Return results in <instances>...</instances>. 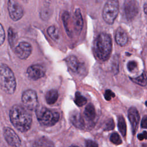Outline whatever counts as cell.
Instances as JSON below:
<instances>
[{
  "mask_svg": "<svg viewBox=\"0 0 147 147\" xmlns=\"http://www.w3.org/2000/svg\"><path fill=\"white\" fill-rule=\"evenodd\" d=\"M9 117L13 125L20 131L26 132L31 127L32 117L26 109L20 105H14L10 110Z\"/></svg>",
  "mask_w": 147,
  "mask_h": 147,
  "instance_id": "1",
  "label": "cell"
},
{
  "mask_svg": "<svg viewBox=\"0 0 147 147\" xmlns=\"http://www.w3.org/2000/svg\"><path fill=\"white\" fill-rule=\"evenodd\" d=\"M94 49L95 55L99 60H106L109 57L112 49L110 36L106 33L99 34L95 40Z\"/></svg>",
  "mask_w": 147,
  "mask_h": 147,
  "instance_id": "2",
  "label": "cell"
},
{
  "mask_svg": "<svg viewBox=\"0 0 147 147\" xmlns=\"http://www.w3.org/2000/svg\"><path fill=\"white\" fill-rule=\"evenodd\" d=\"M0 87L8 94H13L16 89V80L10 68L5 64L0 65Z\"/></svg>",
  "mask_w": 147,
  "mask_h": 147,
  "instance_id": "3",
  "label": "cell"
},
{
  "mask_svg": "<svg viewBox=\"0 0 147 147\" xmlns=\"http://www.w3.org/2000/svg\"><path fill=\"white\" fill-rule=\"evenodd\" d=\"M36 114L38 121L44 126L54 125L60 118V114L57 111L46 107H38L36 110Z\"/></svg>",
  "mask_w": 147,
  "mask_h": 147,
  "instance_id": "4",
  "label": "cell"
},
{
  "mask_svg": "<svg viewBox=\"0 0 147 147\" xmlns=\"http://www.w3.org/2000/svg\"><path fill=\"white\" fill-rule=\"evenodd\" d=\"M119 11V2L118 0H107L104 6L102 17L108 24H113L118 16Z\"/></svg>",
  "mask_w": 147,
  "mask_h": 147,
  "instance_id": "5",
  "label": "cell"
},
{
  "mask_svg": "<svg viewBox=\"0 0 147 147\" xmlns=\"http://www.w3.org/2000/svg\"><path fill=\"white\" fill-rule=\"evenodd\" d=\"M22 101L26 109L30 110H36L38 107V101L36 91L33 90H27L22 95Z\"/></svg>",
  "mask_w": 147,
  "mask_h": 147,
  "instance_id": "6",
  "label": "cell"
},
{
  "mask_svg": "<svg viewBox=\"0 0 147 147\" xmlns=\"http://www.w3.org/2000/svg\"><path fill=\"white\" fill-rule=\"evenodd\" d=\"M7 8L10 18L14 21L20 20L24 14L23 7L16 0H8Z\"/></svg>",
  "mask_w": 147,
  "mask_h": 147,
  "instance_id": "7",
  "label": "cell"
},
{
  "mask_svg": "<svg viewBox=\"0 0 147 147\" xmlns=\"http://www.w3.org/2000/svg\"><path fill=\"white\" fill-rule=\"evenodd\" d=\"M3 137L7 144L12 147H20L21 140L16 132L10 127H6L3 129Z\"/></svg>",
  "mask_w": 147,
  "mask_h": 147,
  "instance_id": "8",
  "label": "cell"
},
{
  "mask_svg": "<svg viewBox=\"0 0 147 147\" xmlns=\"http://www.w3.org/2000/svg\"><path fill=\"white\" fill-rule=\"evenodd\" d=\"M32 48L30 44L22 41L20 42L15 48L14 52L17 56L20 59H26L31 54Z\"/></svg>",
  "mask_w": 147,
  "mask_h": 147,
  "instance_id": "9",
  "label": "cell"
},
{
  "mask_svg": "<svg viewBox=\"0 0 147 147\" xmlns=\"http://www.w3.org/2000/svg\"><path fill=\"white\" fill-rule=\"evenodd\" d=\"M27 74L30 79L37 80L45 75V69L44 67L41 65L34 64L28 68Z\"/></svg>",
  "mask_w": 147,
  "mask_h": 147,
  "instance_id": "10",
  "label": "cell"
},
{
  "mask_svg": "<svg viewBox=\"0 0 147 147\" xmlns=\"http://www.w3.org/2000/svg\"><path fill=\"white\" fill-rule=\"evenodd\" d=\"M128 118L129 119L133 134H135L138 127L140 115L137 109L135 107H131L128 110Z\"/></svg>",
  "mask_w": 147,
  "mask_h": 147,
  "instance_id": "11",
  "label": "cell"
},
{
  "mask_svg": "<svg viewBox=\"0 0 147 147\" xmlns=\"http://www.w3.org/2000/svg\"><path fill=\"white\" fill-rule=\"evenodd\" d=\"M125 13L127 20H131L138 13V5L136 2L131 1L125 5Z\"/></svg>",
  "mask_w": 147,
  "mask_h": 147,
  "instance_id": "12",
  "label": "cell"
},
{
  "mask_svg": "<svg viewBox=\"0 0 147 147\" xmlns=\"http://www.w3.org/2000/svg\"><path fill=\"white\" fill-rule=\"evenodd\" d=\"M73 23H74V30L76 33H79L83 26V20L81 12L79 9H76L75 11L74 18H73Z\"/></svg>",
  "mask_w": 147,
  "mask_h": 147,
  "instance_id": "13",
  "label": "cell"
},
{
  "mask_svg": "<svg viewBox=\"0 0 147 147\" xmlns=\"http://www.w3.org/2000/svg\"><path fill=\"white\" fill-rule=\"evenodd\" d=\"M115 39L116 42L121 47H123L126 45L127 42L128 36L125 30L122 28L119 27L117 29L115 32Z\"/></svg>",
  "mask_w": 147,
  "mask_h": 147,
  "instance_id": "14",
  "label": "cell"
},
{
  "mask_svg": "<svg viewBox=\"0 0 147 147\" xmlns=\"http://www.w3.org/2000/svg\"><path fill=\"white\" fill-rule=\"evenodd\" d=\"M70 120L74 126L78 129H83L84 127V121L81 114L78 111L73 112L70 115Z\"/></svg>",
  "mask_w": 147,
  "mask_h": 147,
  "instance_id": "15",
  "label": "cell"
},
{
  "mask_svg": "<svg viewBox=\"0 0 147 147\" xmlns=\"http://www.w3.org/2000/svg\"><path fill=\"white\" fill-rule=\"evenodd\" d=\"M65 61L68 67L71 71L78 72L79 71L81 64L76 57L75 56H69L67 57Z\"/></svg>",
  "mask_w": 147,
  "mask_h": 147,
  "instance_id": "16",
  "label": "cell"
},
{
  "mask_svg": "<svg viewBox=\"0 0 147 147\" xmlns=\"http://www.w3.org/2000/svg\"><path fill=\"white\" fill-rule=\"evenodd\" d=\"M84 114L85 118L88 121H92L95 118L96 113L95 107L92 103H89L87 105V106H86L84 109Z\"/></svg>",
  "mask_w": 147,
  "mask_h": 147,
  "instance_id": "17",
  "label": "cell"
},
{
  "mask_svg": "<svg viewBox=\"0 0 147 147\" xmlns=\"http://www.w3.org/2000/svg\"><path fill=\"white\" fill-rule=\"evenodd\" d=\"M58 92L56 90H51L45 94V99L47 103L49 105L54 104L58 99Z\"/></svg>",
  "mask_w": 147,
  "mask_h": 147,
  "instance_id": "18",
  "label": "cell"
},
{
  "mask_svg": "<svg viewBox=\"0 0 147 147\" xmlns=\"http://www.w3.org/2000/svg\"><path fill=\"white\" fill-rule=\"evenodd\" d=\"M33 147H55L53 143L47 138H41L33 144Z\"/></svg>",
  "mask_w": 147,
  "mask_h": 147,
  "instance_id": "19",
  "label": "cell"
},
{
  "mask_svg": "<svg viewBox=\"0 0 147 147\" xmlns=\"http://www.w3.org/2000/svg\"><path fill=\"white\" fill-rule=\"evenodd\" d=\"M118 128L123 137L126 135V123L125 118L122 115L118 117Z\"/></svg>",
  "mask_w": 147,
  "mask_h": 147,
  "instance_id": "20",
  "label": "cell"
},
{
  "mask_svg": "<svg viewBox=\"0 0 147 147\" xmlns=\"http://www.w3.org/2000/svg\"><path fill=\"white\" fill-rule=\"evenodd\" d=\"M8 41L11 48H13L17 41V35L12 28L8 29Z\"/></svg>",
  "mask_w": 147,
  "mask_h": 147,
  "instance_id": "21",
  "label": "cell"
},
{
  "mask_svg": "<svg viewBox=\"0 0 147 147\" xmlns=\"http://www.w3.org/2000/svg\"><path fill=\"white\" fill-rule=\"evenodd\" d=\"M130 79L136 84L141 86H145L147 85V76L145 72L142 73L140 76L134 78H130Z\"/></svg>",
  "mask_w": 147,
  "mask_h": 147,
  "instance_id": "22",
  "label": "cell"
},
{
  "mask_svg": "<svg viewBox=\"0 0 147 147\" xmlns=\"http://www.w3.org/2000/svg\"><path fill=\"white\" fill-rule=\"evenodd\" d=\"M74 102L78 106H82L86 104L87 99L79 92H76L75 93Z\"/></svg>",
  "mask_w": 147,
  "mask_h": 147,
  "instance_id": "23",
  "label": "cell"
},
{
  "mask_svg": "<svg viewBox=\"0 0 147 147\" xmlns=\"http://www.w3.org/2000/svg\"><path fill=\"white\" fill-rule=\"evenodd\" d=\"M69 14L67 11H65L63 15V23L64 25V27L65 28V30L67 32V33L69 35L71 33V31L70 30V25H69V21H70V17Z\"/></svg>",
  "mask_w": 147,
  "mask_h": 147,
  "instance_id": "24",
  "label": "cell"
},
{
  "mask_svg": "<svg viewBox=\"0 0 147 147\" xmlns=\"http://www.w3.org/2000/svg\"><path fill=\"white\" fill-rule=\"evenodd\" d=\"M47 33L49 37L53 40H57L59 39V34L57 32V29L54 25L50 26L47 29Z\"/></svg>",
  "mask_w": 147,
  "mask_h": 147,
  "instance_id": "25",
  "label": "cell"
},
{
  "mask_svg": "<svg viewBox=\"0 0 147 147\" xmlns=\"http://www.w3.org/2000/svg\"><path fill=\"white\" fill-rule=\"evenodd\" d=\"M110 141L115 145H119L122 144V140L117 132L111 133L110 137Z\"/></svg>",
  "mask_w": 147,
  "mask_h": 147,
  "instance_id": "26",
  "label": "cell"
},
{
  "mask_svg": "<svg viewBox=\"0 0 147 147\" xmlns=\"http://www.w3.org/2000/svg\"><path fill=\"white\" fill-rule=\"evenodd\" d=\"M115 127V124L113 119L112 118L108 119V121L106 122L104 130L106 131H109L114 129Z\"/></svg>",
  "mask_w": 147,
  "mask_h": 147,
  "instance_id": "27",
  "label": "cell"
},
{
  "mask_svg": "<svg viewBox=\"0 0 147 147\" xmlns=\"http://www.w3.org/2000/svg\"><path fill=\"white\" fill-rule=\"evenodd\" d=\"M5 32L3 27L0 23V45H2L5 40Z\"/></svg>",
  "mask_w": 147,
  "mask_h": 147,
  "instance_id": "28",
  "label": "cell"
},
{
  "mask_svg": "<svg viewBox=\"0 0 147 147\" xmlns=\"http://www.w3.org/2000/svg\"><path fill=\"white\" fill-rule=\"evenodd\" d=\"M137 67V63L136 61L131 60V61H129L127 64V69L131 72L133 71H134Z\"/></svg>",
  "mask_w": 147,
  "mask_h": 147,
  "instance_id": "29",
  "label": "cell"
},
{
  "mask_svg": "<svg viewBox=\"0 0 147 147\" xmlns=\"http://www.w3.org/2000/svg\"><path fill=\"white\" fill-rule=\"evenodd\" d=\"M104 96L105 99L109 101V100H110L113 98L115 97V94L110 90H107L105 91Z\"/></svg>",
  "mask_w": 147,
  "mask_h": 147,
  "instance_id": "30",
  "label": "cell"
},
{
  "mask_svg": "<svg viewBox=\"0 0 147 147\" xmlns=\"http://www.w3.org/2000/svg\"><path fill=\"white\" fill-rule=\"evenodd\" d=\"M86 147H98V145L95 141L88 140L86 141Z\"/></svg>",
  "mask_w": 147,
  "mask_h": 147,
  "instance_id": "31",
  "label": "cell"
},
{
  "mask_svg": "<svg viewBox=\"0 0 147 147\" xmlns=\"http://www.w3.org/2000/svg\"><path fill=\"white\" fill-rule=\"evenodd\" d=\"M141 127L144 129H147V115H145L141 121Z\"/></svg>",
  "mask_w": 147,
  "mask_h": 147,
  "instance_id": "32",
  "label": "cell"
},
{
  "mask_svg": "<svg viewBox=\"0 0 147 147\" xmlns=\"http://www.w3.org/2000/svg\"><path fill=\"white\" fill-rule=\"evenodd\" d=\"M137 137L139 140H143L144 139H147V132L144 131L142 133H140L137 135Z\"/></svg>",
  "mask_w": 147,
  "mask_h": 147,
  "instance_id": "33",
  "label": "cell"
},
{
  "mask_svg": "<svg viewBox=\"0 0 147 147\" xmlns=\"http://www.w3.org/2000/svg\"><path fill=\"white\" fill-rule=\"evenodd\" d=\"M144 11L145 13L147 15V2L145 3L144 5Z\"/></svg>",
  "mask_w": 147,
  "mask_h": 147,
  "instance_id": "34",
  "label": "cell"
},
{
  "mask_svg": "<svg viewBox=\"0 0 147 147\" xmlns=\"http://www.w3.org/2000/svg\"><path fill=\"white\" fill-rule=\"evenodd\" d=\"M44 1L46 3H50V2H51V0H44Z\"/></svg>",
  "mask_w": 147,
  "mask_h": 147,
  "instance_id": "35",
  "label": "cell"
},
{
  "mask_svg": "<svg viewBox=\"0 0 147 147\" xmlns=\"http://www.w3.org/2000/svg\"><path fill=\"white\" fill-rule=\"evenodd\" d=\"M70 147H79V146H76V145H72Z\"/></svg>",
  "mask_w": 147,
  "mask_h": 147,
  "instance_id": "36",
  "label": "cell"
},
{
  "mask_svg": "<svg viewBox=\"0 0 147 147\" xmlns=\"http://www.w3.org/2000/svg\"><path fill=\"white\" fill-rule=\"evenodd\" d=\"M22 1H24V2H28L29 0H22Z\"/></svg>",
  "mask_w": 147,
  "mask_h": 147,
  "instance_id": "37",
  "label": "cell"
},
{
  "mask_svg": "<svg viewBox=\"0 0 147 147\" xmlns=\"http://www.w3.org/2000/svg\"><path fill=\"white\" fill-rule=\"evenodd\" d=\"M103 0H97V1L98 2H102V1H103Z\"/></svg>",
  "mask_w": 147,
  "mask_h": 147,
  "instance_id": "38",
  "label": "cell"
},
{
  "mask_svg": "<svg viewBox=\"0 0 147 147\" xmlns=\"http://www.w3.org/2000/svg\"><path fill=\"white\" fill-rule=\"evenodd\" d=\"M145 105L147 106V100L145 102Z\"/></svg>",
  "mask_w": 147,
  "mask_h": 147,
  "instance_id": "39",
  "label": "cell"
}]
</instances>
